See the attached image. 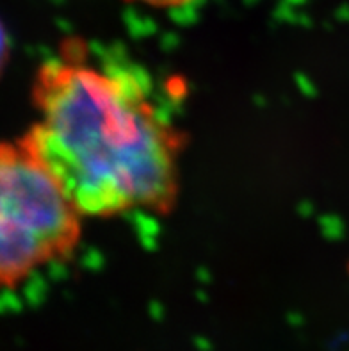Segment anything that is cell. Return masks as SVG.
I'll return each instance as SVG.
<instances>
[{"mask_svg": "<svg viewBox=\"0 0 349 351\" xmlns=\"http://www.w3.org/2000/svg\"><path fill=\"white\" fill-rule=\"evenodd\" d=\"M32 102L22 141L82 216L173 209L186 139L143 68L67 40L36 71Z\"/></svg>", "mask_w": 349, "mask_h": 351, "instance_id": "6da1fadb", "label": "cell"}, {"mask_svg": "<svg viewBox=\"0 0 349 351\" xmlns=\"http://www.w3.org/2000/svg\"><path fill=\"white\" fill-rule=\"evenodd\" d=\"M82 214L22 139L0 143V287L75 252Z\"/></svg>", "mask_w": 349, "mask_h": 351, "instance_id": "7a4b0ae2", "label": "cell"}, {"mask_svg": "<svg viewBox=\"0 0 349 351\" xmlns=\"http://www.w3.org/2000/svg\"><path fill=\"white\" fill-rule=\"evenodd\" d=\"M130 2H139V4L150 5V8H180V5H186L193 0H130Z\"/></svg>", "mask_w": 349, "mask_h": 351, "instance_id": "3957f363", "label": "cell"}, {"mask_svg": "<svg viewBox=\"0 0 349 351\" xmlns=\"http://www.w3.org/2000/svg\"><path fill=\"white\" fill-rule=\"evenodd\" d=\"M8 53H9V40H8V34H5L4 25L0 23V73H2V70H4L5 66Z\"/></svg>", "mask_w": 349, "mask_h": 351, "instance_id": "277c9868", "label": "cell"}]
</instances>
